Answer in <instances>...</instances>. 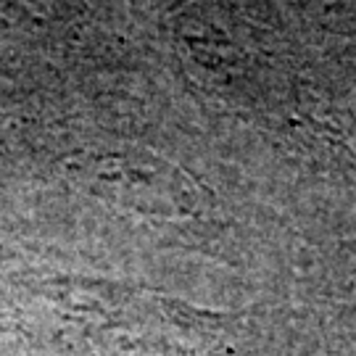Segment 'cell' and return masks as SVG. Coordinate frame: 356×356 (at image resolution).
Masks as SVG:
<instances>
[{"mask_svg": "<svg viewBox=\"0 0 356 356\" xmlns=\"http://www.w3.org/2000/svg\"><path fill=\"white\" fill-rule=\"evenodd\" d=\"M88 193L148 216H191L198 193L177 166L145 153H88L69 164Z\"/></svg>", "mask_w": 356, "mask_h": 356, "instance_id": "6da1fadb", "label": "cell"}]
</instances>
